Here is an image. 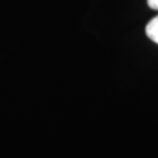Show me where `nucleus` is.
Returning <instances> with one entry per match:
<instances>
[{"label": "nucleus", "instance_id": "1", "mask_svg": "<svg viewBox=\"0 0 158 158\" xmlns=\"http://www.w3.org/2000/svg\"><path fill=\"white\" fill-rule=\"evenodd\" d=\"M145 33L149 39L158 45V15L149 21L145 27Z\"/></svg>", "mask_w": 158, "mask_h": 158}, {"label": "nucleus", "instance_id": "2", "mask_svg": "<svg viewBox=\"0 0 158 158\" xmlns=\"http://www.w3.org/2000/svg\"><path fill=\"white\" fill-rule=\"evenodd\" d=\"M148 5L150 8L158 11V0H148Z\"/></svg>", "mask_w": 158, "mask_h": 158}]
</instances>
